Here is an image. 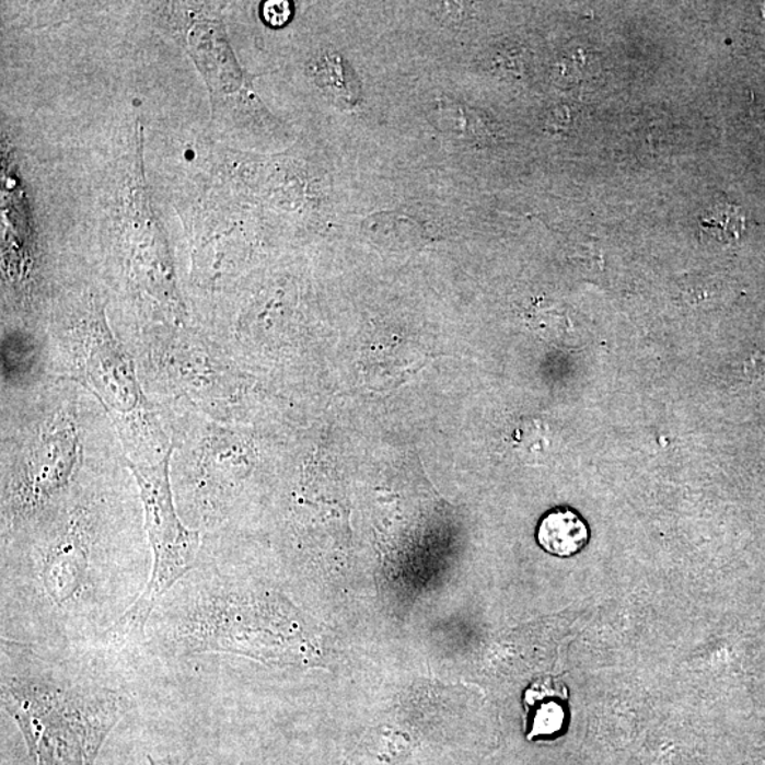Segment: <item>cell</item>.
Wrapping results in <instances>:
<instances>
[{"label": "cell", "mask_w": 765, "mask_h": 765, "mask_svg": "<svg viewBox=\"0 0 765 765\" xmlns=\"http://www.w3.org/2000/svg\"><path fill=\"white\" fill-rule=\"evenodd\" d=\"M315 84L332 103L352 108L362 97V86L352 67L336 51H322L311 62Z\"/></svg>", "instance_id": "obj_7"}, {"label": "cell", "mask_w": 765, "mask_h": 765, "mask_svg": "<svg viewBox=\"0 0 765 765\" xmlns=\"http://www.w3.org/2000/svg\"><path fill=\"white\" fill-rule=\"evenodd\" d=\"M702 229L719 240L738 239L744 231L745 218L739 207L716 205L700 219Z\"/></svg>", "instance_id": "obj_11"}, {"label": "cell", "mask_w": 765, "mask_h": 765, "mask_svg": "<svg viewBox=\"0 0 765 765\" xmlns=\"http://www.w3.org/2000/svg\"><path fill=\"white\" fill-rule=\"evenodd\" d=\"M80 456V437L74 418L57 413L33 438L25 459L4 497V512L13 522L28 519L50 508L73 479Z\"/></svg>", "instance_id": "obj_4"}, {"label": "cell", "mask_w": 765, "mask_h": 765, "mask_svg": "<svg viewBox=\"0 0 765 765\" xmlns=\"http://www.w3.org/2000/svg\"><path fill=\"white\" fill-rule=\"evenodd\" d=\"M40 346L31 336L8 334L2 340L3 379L9 383H23L35 376L40 368Z\"/></svg>", "instance_id": "obj_10"}, {"label": "cell", "mask_w": 765, "mask_h": 765, "mask_svg": "<svg viewBox=\"0 0 765 765\" xmlns=\"http://www.w3.org/2000/svg\"><path fill=\"white\" fill-rule=\"evenodd\" d=\"M149 764L151 765H179L171 762H157V760L149 758Z\"/></svg>", "instance_id": "obj_13"}, {"label": "cell", "mask_w": 765, "mask_h": 765, "mask_svg": "<svg viewBox=\"0 0 765 765\" xmlns=\"http://www.w3.org/2000/svg\"><path fill=\"white\" fill-rule=\"evenodd\" d=\"M171 455L172 451L157 464L128 461L146 510L153 567L146 590L115 625V633L121 638L143 634L161 596L196 566L200 535L177 517L171 486Z\"/></svg>", "instance_id": "obj_3"}, {"label": "cell", "mask_w": 765, "mask_h": 765, "mask_svg": "<svg viewBox=\"0 0 765 765\" xmlns=\"http://www.w3.org/2000/svg\"><path fill=\"white\" fill-rule=\"evenodd\" d=\"M560 693L546 683H536L524 695L528 714V739L553 738L565 729L566 709L559 699Z\"/></svg>", "instance_id": "obj_9"}, {"label": "cell", "mask_w": 765, "mask_h": 765, "mask_svg": "<svg viewBox=\"0 0 765 765\" xmlns=\"http://www.w3.org/2000/svg\"><path fill=\"white\" fill-rule=\"evenodd\" d=\"M71 379L94 393L117 426L129 462L157 464L173 450L148 403L134 363L109 331L103 308L77 317L67 336Z\"/></svg>", "instance_id": "obj_2"}, {"label": "cell", "mask_w": 765, "mask_h": 765, "mask_svg": "<svg viewBox=\"0 0 765 765\" xmlns=\"http://www.w3.org/2000/svg\"><path fill=\"white\" fill-rule=\"evenodd\" d=\"M263 16L268 25L277 27L286 25L291 18V4L271 0V2L264 3Z\"/></svg>", "instance_id": "obj_12"}, {"label": "cell", "mask_w": 765, "mask_h": 765, "mask_svg": "<svg viewBox=\"0 0 765 765\" xmlns=\"http://www.w3.org/2000/svg\"><path fill=\"white\" fill-rule=\"evenodd\" d=\"M85 542L76 528L57 537L47 553L45 561V583L47 591L56 601L65 603L74 595L84 583L86 567Z\"/></svg>", "instance_id": "obj_6"}, {"label": "cell", "mask_w": 765, "mask_h": 765, "mask_svg": "<svg viewBox=\"0 0 765 765\" xmlns=\"http://www.w3.org/2000/svg\"><path fill=\"white\" fill-rule=\"evenodd\" d=\"M590 532L580 514L570 509H556L542 519L537 528L538 545L557 557H571L583 550Z\"/></svg>", "instance_id": "obj_8"}, {"label": "cell", "mask_w": 765, "mask_h": 765, "mask_svg": "<svg viewBox=\"0 0 765 765\" xmlns=\"http://www.w3.org/2000/svg\"><path fill=\"white\" fill-rule=\"evenodd\" d=\"M2 702L38 765H93L128 707L121 692L33 656L19 669L3 667Z\"/></svg>", "instance_id": "obj_1"}, {"label": "cell", "mask_w": 765, "mask_h": 765, "mask_svg": "<svg viewBox=\"0 0 765 765\" xmlns=\"http://www.w3.org/2000/svg\"><path fill=\"white\" fill-rule=\"evenodd\" d=\"M157 358L172 386L201 403L223 402V362L207 346L183 340L163 346Z\"/></svg>", "instance_id": "obj_5"}]
</instances>
